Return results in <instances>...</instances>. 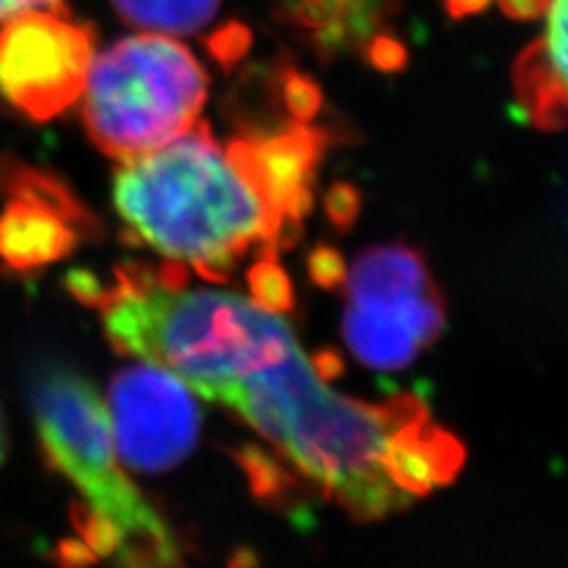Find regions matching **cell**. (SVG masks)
Wrapping results in <instances>:
<instances>
[{
  "instance_id": "cell-12",
  "label": "cell",
  "mask_w": 568,
  "mask_h": 568,
  "mask_svg": "<svg viewBox=\"0 0 568 568\" xmlns=\"http://www.w3.org/2000/svg\"><path fill=\"white\" fill-rule=\"evenodd\" d=\"M465 465V446L424 413L403 426L386 459L390 481L410 500L450 484Z\"/></svg>"
},
{
  "instance_id": "cell-20",
  "label": "cell",
  "mask_w": 568,
  "mask_h": 568,
  "mask_svg": "<svg viewBox=\"0 0 568 568\" xmlns=\"http://www.w3.org/2000/svg\"><path fill=\"white\" fill-rule=\"evenodd\" d=\"M248 45V33L242 27H230L223 29L219 36H213L211 48L213 55H216L221 62L233 64L244 55V50Z\"/></svg>"
},
{
  "instance_id": "cell-15",
  "label": "cell",
  "mask_w": 568,
  "mask_h": 568,
  "mask_svg": "<svg viewBox=\"0 0 568 568\" xmlns=\"http://www.w3.org/2000/svg\"><path fill=\"white\" fill-rule=\"evenodd\" d=\"M237 462L246 471L248 484H252L254 493L263 497V500L271 503V500H277V497L282 500L284 493L292 490V478L268 455H263L254 448H246L237 455Z\"/></svg>"
},
{
  "instance_id": "cell-25",
  "label": "cell",
  "mask_w": 568,
  "mask_h": 568,
  "mask_svg": "<svg viewBox=\"0 0 568 568\" xmlns=\"http://www.w3.org/2000/svg\"><path fill=\"white\" fill-rule=\"evenodd\" d=\"M8 455V432H6V422H3V413H0V465Z\"/></svg>"
},
{
  "instance_id": "cell-16",
  "label": "cell",
  "mask_w": 568,
  "mask_h": 568,
  "mask_svg": "<svg viewBox=\"0 0 568 568\" xmlns=\"http://www.w3.org/2000/svg\"><path fill=\"white\" fill-rule=\"evenodd\" d=\"M280 91L294 121L308 123L323 110V91L308 77L298 74L294 67H284L280 71Z\"/></svg>"
},
{
  "instance_id": "cell-9",
  "label": "cell",
  "mask_w": 568,
  "mask_h": 568,
  "mask_svg": "<svg viewBox=\"0 0 568 568\" xmlns=\"http://www.w3.org/2000/svg\"><path fill=\"white\" fill-rule=\"evenodd\" d=\"M325 145V131L292 121L265 138H235L225 152L248 175L261 197L271 204L296 240L301 221L313 206V181Z\"/></svg>"
},
{
  "instance_id": "cell-1",
  "label": "cell",
  "mask_w": 568,
  "mask_h": 568,
  "mask_svg": "<svg viewBox=\"0 0 568 568\" xmlns=\"http://www.w3.org/2000/svg\"><path fill=\"white\" fill-rule=\"evenodd\" d=\"M216 403L268 438L353 519L375 521L413 503L390 481L386 459L403 426L429 413L419 396L363 403L334 394L292 342L246 369Z\"/></svg>"
},
{
  "instance_id": "cell-7",
  "label": "cell",
  "mask_w": 568,
  "mask_h": 568,
  "mask_svg": "<svg viewBox=\"0 0 568 568\" xmlns=\"http://www.w3.org/2000/svg\"><path fill=\"white\" fill-rule=\"evenodd\" d=\"M0 265L27 275L77 252L81 240L102 235V223L60 175L0 156Z\"/></svg>"
},
{
  "instance_id": "cell-3",
  "label": "cell",
  "mask_w": 568,
  "mask_h": 568,
  "mask_svg": "<svg viewBox=\"0 0 568 568\" xmlns=\"http://www.w3.org/2000/svg\"><path fill=\"white\" fill-rule=\"evenodd\" d=\"M33 417L48 465L81 493L85 507L119 528V564H181L171 528L119 467L110 413L91 382L50 369L33 388Z\"/></svg>"
},
{
  "instance_id": "cell-18",
  "label": "cell",
  "mask_w": 568,
  "mask_h": 568,
  "mask_svg": "<svg viewBox=\"0 0 568 568\" xmlns=\"http://www.w3.org/2000/svg\"><path fill=\"white\" fill-rule=\"evenodd\" d=\"M325 209H327L329 221L336 227L348 230L361 213V192L348 183L334 185L325 197Z\"/></svg>"
},
{
  "instance_id": "cell-2",
  "label": "cell",
  "mask_w": 568,
  "mask_h": 568,
  "mask_svg": "<svg viewBox=\"0 0 568 568\" xmlns=\"http://www.w3.org/2000/svg\"><path fill=\"white\" fill-rule=\"evenodd\" d=\"M114 204L138 242L211 282H225L252 248L275 258L294 242L200 119L166 145L123 162Z\"/></svg>"
},
{
  "instance_id": "cell-8",
  "label": "cell",
  "mask_w": 568,
  "mask_h": 568,
  "mask_svg": "<svg viewBox=\"0 0 568 568\" xmlns=\"http://www.w3.org/2000/svg\"><path fill=\"white\" fill-rule=\"evenodd\" d=\"M106 413L119 459L135 471H166L197 446L200 407L187 384L162 365L121 369Z\"/></svg>"
},
{
  "instance_id": "cell-6",
  "label": "cell",
  "mask_w": 568,
  "mask_h": 568,
  "mask_svg": "<svg viewBox=\"0 0 568 568\" xmlns=\"http://www.w3.org/2000/svg\"><path fill=\"white\" fill-rule=\"evenodd\" d=\"M95 60V36L69 12L29 10L0 22V95L33 121L74 104Z\"/></svg>"
},
{
  "instance_id": "cell-14",
  "label": "cell",
  "mask_w": 568,
  "mask_h": 568,
  "mask_svg": "<svg viewBox=\"0 0 568 568\" xmlns=\"http://www.w3.org/2000/svg\"><path fill=\"white\" fill-rule=\"evenodd\" d=\"M248 292H252V301L265 311L284 313L292 311L294 306V290L292 282L273 256H261L246 273Z\"/></svg>"
},
{
  "instance_id": "cell-21",
  "label": "cell",
  "mask_w": 568,
  "mask_h": 568,
  "mask_svg": "<svg viewBox=\"0 0 568 568\" xmlns=\"http://www.w3.org/2000/svg\"><path fill=\"white\" fill-rule=\"evenodd\" d=\"M29 10H58L67 12L64 0H0V22Z\"/></svg>"
},
{
  "instance_id": "cell-13",
  "label": "cell",
  "mask_w": 568,
  "mask_h": 568,
  "mask_svg": "<svg viewBox=\"0 0 568 568\" xmlns=\"http://www.w3.org/2000/svg\"><path fill=\"white\" fill-rule=\"evenodd\" d=\"M123 22L154 33H194L216 17L221 0H112Z\"/></svg>"
},
{
  "instance_id": "cell-4",
  "label": "cell",
  "mask_w": 568,
  "mask_h": 568,
  "mask_svg": "<svg viewBox=\"0 0 568 568\" xmlns=\"http://www.w3.org/2000/svg\"><path fill=\"white\" fill-rule=\"evenodd\" d=\"M206 93V71L183 43L140 33L93 60L81 95L83 123L95 148L123 164L190 131Z\"/></svg>"
},
{
  "instance_id": "cell-24",
  "label": "cell",
  "mask_w": 568,
  "mask_h": 568,
  "mask_svg": "<svg viewBox=\"0 0 568 568\" xmlns=\"http://www.w3.org/2000/svg\"><path fill=\"white\" fill-rule=\"evenodd\" d=\"M488 3H490V0H446V8L450 12V17H455V20H462V17L481 12Z\"/></svg>"
},
{
  "instance_id": "cell-10",
  "label": "cell",
  "mask_w": 568,
  "mask_h": 568,
  "mask_svg": "<svg viewBox=\"0 0 568 568\" xmlns=\"http://www.w3.org/2000/svg\"><path fill=\"white\" fill-rule=\"evenodd\" d=\"M403 0H277L280 14L298 27L308 41L334 55L339 50H365L398 12Z\"/></svg>"
},
{
  "instance_id": "cell-19",
  "label": "cell",
  "mask_w": 568,
  "mask_h": 568,
  "mask_svg": "<svg viewBox=\"0 0 568 568\" xmlns=\"http://www.w3.org/2000/svg\"><path fill=\"white\" fill-rule=\"evenodd\" d=\"M365 58L382 71H398L407 62V52L398 39L390 33H379L363 50Z\"/></svg>"
},
{
  "instance_id": "cell-11",
  "label": "cell",
  "mask_w": 568,
  "mask_h": 568,
  "mask_svg": "<svg viewBox=\"0 0 568 568\" xmlns=\"http://www.w3.org/2000/svg\"><path fill=\"white\" fill-rule=\"evenodd\" d=\"M566 27L547 22L545 33L521 52L511 71L519 106L542 131L566 126Z\"/></svg>"
},
{
  "instance_id": "cell-17",
  "label": "cell",
  "mask_w": 568,
  "mask_h": 568,
  "mask_svg": "<svg viewBox=\"0 0 568 568\" xmlns=\"http://www.w3.org/2000/svg\"><path fill=\"white\" fill-rule=\"evenodd\" d=\"M308 275L323 290H334L346 280V265L339 252L332 246H317L308 256Z\"/></svg>"
},
{
  "instance_id": "cell-22",
  "label": "cell",
  "mask_w": 568,
  "mask_h": 568,
  "mask_svg": "<svg viewBox=\"0 0 568 568\" xmlns=\"http://www.w3.org/2000/svg\"><path fill=\"white\" fill-rule=\"evenodd\" d=\"M500 3L503 12L511 20H536V17L545 14L549 0H497Z\"/></svg>"
},
{
  "instance_id": "cell-23",
  "label": "cell",
  "mask_w": 568,
  "mask_h": 568,
  "mask_svg": "<svg viewBox=\"0 0 568 568\" xmlns=\"http://www.w3.org/2000/svg\"><path fill=\"white\" fill-rule=\"evenodd\" d=\"M60 561L69 566H79V564H91L98 561V557L88 549L81 540H67L60 545Z\"/></svg>"
},
{
  "instance_id": "cell-5",
  "label": "cell",
  "mask_w": 568,
  "mask_h": 568,
  "mask_svg": "<svg viewBox=\"0 0 568 568\" xmlns=\"http://www.w3.org/2000/svg\"><path fill=\"white\" fill-rule=\"evenodd\" d=\"M344 284V339L369 367H405L446 327V301L410 246L369 248L355 258Z\"/></svg>"
}]
</instances>
